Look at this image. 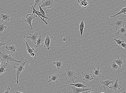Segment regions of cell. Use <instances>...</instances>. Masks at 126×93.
I'll return each instance as SVG.
<instances>
[{"label":"cell","mask_w":126,"mask_h":93,"mask_svg":"<svg viewBox=\"0 0 126 93\" xmlns=\"http://www.w3.org/2000/svg\"><path fill=\"white\" fill-rule=\"evenodd\" d=\"M5 45V43H4L2 42H0V46H2Z\"/></svg>","instance_id":"cell-35"},{"label":"cell","mask_w":126,"mask_h":93,"mask_svg":"<svg viewBox=\"0 0 126 93\" xmlns=\"http://www.w3.org/2000/svg\"><path fill=\"white\" fill-rule=\"evenodd\" d=\"M126 23V20L122 17L117 19H115L113 23L109 25L111 26L114 27L116 30H117L124 26Z\"/></svg>","instance_id":"cell-3"},{"label":"cell","mask_w":126,"mask_h":93,"mask_svg":"<svg viewBox=\"0 0 126 93\" xmlns=\"http://www.w3.org/2000/svg\"><path fill=\"white\" fill-rule=\"evenodd\" d=\"M63 59H62L59 60H57L56 62H54L53 63L55 64L57 68L59 71L60 69L63 68V63L62 62Z\"/></svg>","instance_id":"cell-17"},{"label":"cell","mask_w":126,"mask_h":93,"mask_svg":"<svg viewBox=\"0 0 126 93\" xmlns=\"http://www.w3.org/2000/svg\"><path fill=\"white\" fill-rule=\"evenodd\" d=\"M16 55H15L11 56V54H8L5 52H0V56L2 58L1 60L2 61L8 63L12 62H21L20 61L16 60L15 59L12 57Z\"/></svg>","instance_id":"cell-4"},{"label":"cell","mask_w":126,"mask_h":93,"mask_svg":"<svg viewBox=\"0 0 126 93\" xmlns=\"http://www.w3.org/2000/svg\"><path fill=\"white\" fill-rule=\"evenodd\" d=\"M59 74H54L52 75H50L49 76V80L47 81L48 83L51 82H57L59 80L58 78L59 77Z\"/></svg>","instance_id":"cell-12"},{"label":"cell","mask_w":126,"mask_h":93,"mask_svg":"<svg viewBox=\"0 0 126 93\" xmlns=\"http://www.w3.org/2000/svg\"><path fill=\"white\" fill-rule=\"evenodd\" d=\"M44 41V40L43 38L42 37V36L41 35L39 37L37 41V43L35 44H34V46H35V48L39 47L40 46L41 44Z\"/></svg>","instance_id":"cell-20"},{"label":"cell","mask_w":126,"mask_h":93,"mask_svg":"<svg viewBox=\"0 0 126 93\" xmlns=\"http://www.w3.org/2000/svg\"><path fill=\"white\" fill-rule=\"evenodd\" d=\"M16 93H23V92H19L18 91H16Z\"/></svg>","instance_id":"cell-38"},{"label":"cell","mask_w":126,"mask_h":93,"mask_svg":"<svg viewBox=\"0 0 126 93\" xmlns=\"http://www.w3.org/2000/svg\"><path fill=\"white\" fill-rule=\"evenodd\" d=\"M1 17H0V18H1L2 22L5 21L6 22H7L10 20V16L9 15L7 14H1Z\"/></svg>","instance_id":"cell-19"},{"label":"cell","mask_w":126,"mask_h":93,"mask_svg":"<svg viewBox=\"0 0 126 93\" xmlns=\"http://www.w3.org/2000/svg\"><path fill=\"white\" fill-rule=\"evenodd\" d=\"M7 28V26L5 25V23H0V33L3 32Z\"/></svg>","instance_id":"cell-27"},{"label":"cell","mask_w":126,"mask_h":93,"mask_svg":"<svg viewBox=\"0 0 126 93\" xmlns=\"http://www.w3.org/2000/svg\"><path fill=\"white\" fill-rule=\"evenodd\" d=\"M110 66L114 70H116L118 68V65L115 62H113L111 63Z\"/></svg>","instance_id":"cell-28"},{"label":"cell","mask_w":126,"mask_h":93,"mask_svg":"<svg viewBox=\"0 0 126 93\" xmlns=\"http://www.w3.org/2000/svg\"><path fill=\"white\" fill-rule=\"evenodd\" d=\"M38 32L37 31L35 32L34 33L30 34L29 36H24V37L30 39L32 43L35 44L37 43V41L38 38Z\"/></svg>","instance_id":"cell-10"},{"label":"cell","mask_w":126,"mask_h":93,"mask_svg":"<svg viewBox=\"0 0 126 93\" xmlns=\"http://www.w3.org/2000/svg\"><path fill=\"white\" fill-rule=\"evenodd\" d=\"M37 17V15L35 14H29L26 16V19L24 18L23 17H22V18L23 19L25 23H28L31 28L32 30L33 31V29L32 26V20L35 18Z\"/></svg>","instance_id":"cell-5"},{"label":"cell","mask_w":126,"mask_h":93,"mask_svg":"<svg viewBox=\"0 0 126 93\" xmlns=\"http://www.w3.org/2000/svg\"><path fill=\"white\" fill-rule=\"evenodd\" d=\"M38 8L39 9L40 12L44 16H46V15L43 9L40 6V5H39V7Z\"/></svg>","instance_id":"cell-31"},{"label":"cell","mask_w":126,"mask_h":93,"mask_svg":"<svg viewBox=\"0 0 126 93\" xmlns=\"http://www.w3.org/2000/svg\"><path fill=\"white\" fill-rule=\"evenodd\" d=\"M78 2L79 4V6L86 8L88 7L89 3L86 0H78Z\"/></svg>","instance_id":"cell-18"},{"label":"cell","mask_w":126,"mask_h":93,"mask_svg":"<svg viewBox=\"0 0 126 93\" xmlns=\"http://www.w3.org/2000/svg\"><path fill=\"white\" fill-rule=\"evenodd\" d=\"M113 35L116 36L117 38L118 36L121 35H126V25L124 26L121 28L119 29V30L115 33L113 34Z\"/></svg>","instance_id":"cell-14"},{"label":"cell","mask_w":126,"mask_h":93,"mask_svg":"<svg viewBox=\"0 0 126 93\" xmlns=\"http://www.w3.org/2000/svg\"><path fill=\"white\" fill-rule=\"evenodd\" d=\"M2 62L1 60L0 61V65H1V62Z\"/></svg>","instance_id":"cell-39"},{"label":"cell","mask_w":126,"mask_h":93,"mask_svg":"<svg viewBox=\"0 0 126 93\" xmlns=\"http://www.w3.org/2000/svg\"><path fill=\"white\" fill-rule=\"evenodd\" d=\"M81 74L83 80L86 81L88 82L89 81L92 80L94 79V77H93L91 74L89 73L88 71L85 72H83L81 73Z\"/></svg>","instance_id":"cell-8"},{"label":"cell","mask_w":126,"mask_h":93,"mask_svg":"<svg viewBox=\"0 0 126 93\" xmlns=\"http://www.w3.org/2000/svg\"><path fill=\"white\" fill-rule=\"evenodd\" d=\"M27 61L22 62H19L16 65H9L13 67L16 69V74L17 77L16 82L17 84L19 83V77L20 73L23 72L24 70V67L25 66V64Z\"/></svg>","instance_id":"cell-1"},{"label":"cell","mask_w":126,"mask_h":93,"mask_svg":"<svg viewBox=\"0 0 126 93\" xmlns=\"http://www.w3.org/2000/svg\"><path fill=\"white\" fill-rule=\"evenodd\" d=\"M6 48L8 51H9L11 53V54L16 52V50H18L16 48L15 46L14 45H10L6 46Z\"/></svg>","instance_id":"cell-22"},{"label":"cell","mask_w":126,"mask_h":93,"mask_svg":"<svg viewBox=\"0 0 126 93\" xmlns=\"http://www.w3.org/2000/svg\"><path fill=\"white\" fill-rule=\"evenodd\" d=\"M54 0H44L40 6L41 7H46L48 9L51 8L54 5Z\"/></svg>","instance_id":"cell-7"},{"label":"cell","mask_w":126,"mask_h":93,"mask_svg":"<svg viewBox=\"0 0 126 93\" xmlns=\"http://www.w3.org/2000/svg\"><path fill=\"white\" fill-rule=\"evenodd\" d=\"M66 41V39L65 38V37H64L63 38V41L64 42H65Z\"/></svg>","instance_id":"cell-36"},{"label":"cell","mask_w":126,"mask_h":93,"mask_svg":"<svg viewBox=\"0 0 126 93\" xmlns=\"http://www.w3.org/2000/svg\"><path fill=\"white\" fill-rule=\"evenodd\" d=\"M94 91H89L88 92H86V93H94Z\"/></svg>","instance_id":"cell-37"},{"label":"cell","mask_w":126,"mask_h":93,"mask_svg":"<svg viewBox=\"0 0 126 93\" xmlns=\"http://www.w3.org/2000/svg\"><path fill=\"white\" fill-rule=\"evenodd\" d=\"M101 67V66H99L96 69H94V71L91 74L94 78H99L101 77V74L102 71L100 69Z\"/></svg>","instance_id":"cell-11"},{"label":"cell","mask_w":126,"mask_h":93,"mask_svg":"<svg viewBox=\"0 0 126 93\" xmlns=\"http://www.w3.org/2000/svg\"><path fill=\"white\" fill-rule=\"evenodd\" d=\"M70 85H73L76 86L77 88H85L86 87V86L85 85L80 83H70Z\"/></svg>","instance_id":"cell-26"},{"label":"cell","mask_w":126,"mask_h":93,"mask_svg":"<svg viewBox=\"0 0 126 93\" xmlns=\"http://www.w3.org/2000/svg\"><path fill=\"white\" fill-rule=\"evenodd\" d=\"M71 88L73 93H81L91 90V88L85 89L84 88H74L71 87Z\"/></svg>","instance_id":"cell-13"},{"label":"cell","mask_w":126,"mask_h":93,"mask_svg":"<svg viewBox=\"0 0 126 93\" xmlns=\"http://www.w3.org/2000/svg\"><path fill=\"white\" fill-rule=\"evenodd\" d=\"M26 40L25 39L24 40V41H25L26 44L27 49H26V50L27 51V52L30 55H31V53H35L36 52L34 48H31L30 47L27 42L26 41Z\"/></svg>","instance_id":"cell-16"},{"label":"cell","mask_w":126,"mask_h":93,"mask_svg":"<svg viewBox=\"0 0 126 93\" xmlns=\"http://www.w3.org/2000/svg\"><path fill=\"white\" fill-rule=\"evenodd\" d=\"M8 64V63H6L5 64H1L0 65V75L3 74L5 72L6 68L7 66H9Z\"/></svg>","instance_id":"cell-21"},{"label":"cell","mask_w":126,"mask_h":93,"mask_svg":"<svg viewBox=\"0 0 126 93\" xmlns=\"http://www.w3.org/2000/svg\"><path fill=\"white\" fill-rule=\"evenodd\" d=\"M14 85H12L11 86H8V88L6 90L4 91H2V93H11V92H10V90L11 89L10 87H11L12 86H14Z\"/></svg>","instance_id":"cell-33"},{"label":"cell","mask_w":126,"mask_h":93,"mask_svg":"<svg viewBox=\"0 0 126 93\" xmlns=\"http://www.w3.org/2000/svg\"><path fill=\"white\" fill-rule=\"evenodd\" d=\"M53 38V37L52 36L49 37L47 34L46 37L44 40V46L45 47L47 48L48 50H49L51 48L50 44L51 45L52 43Z\"/></svg>","instance_id":"cell-6"},{"label":"cell","mask_w":126,"mask_h":93,"mask_svg":"<svg viewBox=\"0 0 126 93\" xmlns=\"http://www.w3.org/2000/svg\"><path fill=\"white\" fill-rule=\"evenodd\" d=\"M123 14L125 15L126 14V7L124 8H121V10L118 13L115 15H114L112 16H109L110 18H112L114 17H115L116 16H117L118 15Z\"/></svg>","instance_id":"cell-23"},{"label":"cell","mask_w":126,"mask_h":93,"mask_svg":"<svg viewBox=\"0 0 126 93\" xmlns=\"http://www.w3.org/2000/svg\"><path fill=\"white\" fill-rule=\"evenodd\" d=\"M118 78L114 82L110 84L109 86V88L113 90L116 92L117 90H120L122 87L121 85L118 83Z\"/></svg>","instance_id":"cell-9"},{"label":"cell","mask_w":126,"mask_h":93,"mask_svg":"<svg viewBox=\"0 0 126 93\" xmlns=\"http://www.w3.org/2000/svg\"><path fill=\"white\" fill-rule=\"evenodd\" d=\"M120 46L126 49V42H125L124 41L123 42Z\"/></svg>","instance_id":"cell-32"},{"label":"cell","mask_w":126,"mask_h":93,"mask_svg":"<svg viewBox=\"0 0 126 93\" xmlns=\"http://www.w3.org/2000/svg\"><path fill=\"white\" fill-rule=\"evenodd\" d=\"M34 0L35 4L34 5V7L35 8L36 6L40 5L42 0Z\"/></svg>","instance_id":"cell-30"},{"label":"cell","mask_w":126,"mask_h":93,"mask_svg":"<svg viewBox=\"0 0 126 93\" xmlns=\"http://www.w3.org/2000/svg\"><path fill=\"white\" fill-rule=\"evenodd\" d=\"M63 64L67 65V68L65 70V73L62 75L66 76L67 79L70 80V81L71 80L74 83H75L74 82V79L77 78V77L76 76V73L74 71L73 69L71 68L70 66L68 65V64Z\"/></svg>","instance_id":"cell-2"},{"label":"cell","mask_w":126,"mask_h":93,"mask_svg":"<svg viewBox=\"0 0 126 93\" xmlns=\"http://www.w3.org/2000/svg\"><path fill=\"white\" fill-rule=\"evenodd\" d=\"M84 22L82 20L81 21L79 26V29L81 36H82L83 35V30L84 28Z\"/></svg>","instance_id":"cell-24"},{"label":"cell","mask_w":126,"mask_h":93,"mask_svg":"<svg viewBox=\"0 0 126 93\" xmlns=\"http://www.w3.org/2000/svg\"><path fill=\"white\" fill-rule=\"evenodd\" d=\"M114 62L118 65V66L120 67H121L123 63V62L122 61V59H120L119 57L118 59L115 60Z\"/></svg>","instance_id":"cell-25"},{"label":"cell","mask_w":126,"mask_h":93,"mask_svg":"<svg viewBox=\"0 0 126 93\" xmlns=\"http://www.w3.org/2000/svg\"><path fill=\"white\" fill-rule=\"evenodd\" d=\"M30 56L31 57L33 58L34 59H36V55L35 53H32Z\"/></svg>","instance_id":"cell-34"},{"label":"cell","mask_w":126,"mask_h":93,"mask_svg":"<svg viewBox=\"0 0 126 93\" xmlns=\"http://www.w3.org/2000/svg\"><path fill=\"white\" fill-rule=\"evenodd\" d=\"M115 81H110V80H106L103 81H100V82L103 85L104 90H106L107 88H109V85L110 84L112 83Z\"/></svg>","instance_id":"cell-15"},{"label":"cell","mask_w":126,"mask_h":93,"mask_svg":"<svg viewBox=\"0 0 126 93\" xmlns=\"http://www.w3.org/2000/svg\"><path fill=\"white\" fill-rule=\"evenodd\" d=\"M113 39L116 42L117 44L119 45L120 46L123 42L124 41L121 40L120 39H116L115 38H113Z\"/></svg>","instance_id":"cell-29"}]
</instances>
